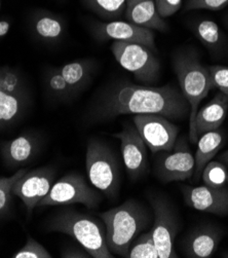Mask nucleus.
<instances>
[{
  "label": "nucleus",
  "mask_w": 228,
  "mask_h": 258,
  "mask_svg": "<svg viewBox=\"0 0 228 258\" xmlns=\"http://www.w3.org/2000/svg\"><path fill=\"white\" fill-rule=\"evenodd\" d=\"M125 21L152 31L166 32L169 25L160 15L155 0H128L123 15Z\"/></svg>",
  "instance_id": "nucleus-19"
},
{
  "label": "nucleus",
  "mask_w": 228,
  "mask_h": 258,
  "mask_svg": "<svg viewBox=\"0 0 228 258\" xmlns=\"http://www.w3.org/2000/svg\"><path fill=\"white\" fill-rule=\"evenodd\" d=\"M91 32L96 40L136 42L156 50L155 31L142 28L128 21L96 22L91 25Z\"/></svg>",
  "instance_id": "nucleus-14"
},
{
  "label": "nucleus",
  "mask_w": 228,
  "mask_h": 258,
  "mask_svg": "<svg viewBox=\"0 0 228 258\" xmlns=\"http://www.w3.org/2000/svg\"><path fill=\"white\" fill-rule=\"evenodd\" d=\"M222 230L213 224L194 227L182 241V250L189 258H209L219 247Z\"/></svg>",
  "instance_id": "nucleus-17"
},
{
  "label": "nucleus",
  "mask_w": 228,
  "mask_h": 258,
  "mask_svg": "<svg viewBox=\"0 0 228 258\" xmlns=\"http://www.w3.org/2000/svg\"><path fill=\"white\" fill-rule=\"evenodd\" d=\"M114 137L120 141V151L126 174L132 181H137L148 173L147 145L135 124H125L120 132L114 134Z\"/></svg>",
  "instance_id": "nucleus-13"
},
{
  "label": "nucleus",
  "mask_w": 228,
  "mask_h": 258,
  "mask_svg": "<svg viewBox=\"0 0 228 258\" xmlns=\"http://www.w3.org/2000/svg\"><path fill=\"white\" fill-rule=\"evenodd\" d=\"M226 6H228V0H187L185 4V10L220 11L224 9Z\"/></svg>",
  "instance_id": "nucleus-31"
},
{
  "label": "nucleus",
  "mask_w": 228,
  "mask_h": 258,
  "mask_svg": "<svg viewBox=\"0 0 228 258\" xmlns=\"http://www.w3.org/2000/svg\"><path fill=\"white\" fill-rule=\"evenodd\" d=\"M228 112V96L219 92L207 105L198 109L195 116V134L197 138L208 132L218 130Z\"/></svg>",
  "instance_id": "nucleus-20"
},
{
  "label": "nucleus",
  "mask_w": 228,
  "mask_h": 258,
  "mask_svg": "<svg viewBox=\"0 0 228 258\" xmlns=\"http://www.w3.org/2000/svg\"><path fill=\"white\" fill-rule=\"evenodd\" d=\"M98 65L94 59H81L59 67L74 97L80 95L92 82Z\"/></svg>",
  "instance_id": "nucleus-21"
},
{
  "label": "nucleus",
  "mask_w": 228,
  "mask_h": 258,
  "mask_svg": "<svg viewBox=\"0 0 228 258\" xmlns=\"http://www.w3.org/2000/svg\"><path fill=\"white\" fill-rule=\"evenodd\" d=\"M101 202V192L92 187L82 174L72 172L54 182L52 188L38 203L37 207H62L82 204L90 209H95Z\"/></svg>",
  "instance_id": "nucleus-7"
},
{
  "label": "nucleus",
  "mask_w": 228,
  "mask_h": 258,
  "mask_svg": "<svg viewBox=\"0 0 228 258\" xmlns=\"http://www.w3.org/2000/svg\"><path fill=\"white\" fill-rule=\"evenodd\" d=\"M39 150L40 139L32 133H24L2 145V154L6 166L17 170L32 162Z\"/></svg>",
  "instance_id": "nucleus-18"
},
{
  "label": "nucleus",
  "mask_w": 228,
  "mask_h": 258,
  "mask_svg": "<svg viewBox=\"0 0 228 258\" xmlns=\"http://www.w3.org/2000/svg\"><path fill=\"white\" fill-rule=\"evenodd\" d=\"M128 0H82L83 5L100 19L116 21L123 15Z\"/></svg>",
  "instance_id": "nucleus-25"
},
{
  "label": "nucleus",
  "mask_w": 228,
  "mask_h": 258,
  "mask_svg": "<svg viewBox=\"0 0 228 258\" xmlns=\"http://www.w3.org/2000/svg\"><path fill=\"white\" fill-rule=\"evenodd\" d=\"M28 28L32 37L46 45H57L66 34L64 17L46 10H36L28 18Z\"/></svg>",
  "instance_id": "nucleus-16"
},
{
  "label": "nucleus",
  "mask_w": 228,
  "mask_h": 258,
  "mask_svg": "<svg viewBox=\"0 0 228 258\" xmlns=\"http://www.w3.org/2000/svg\"><path fill=\"white\" fill-rule=\"evenodd\" d=\"M12 257L14 258H52L53 256L35 239L28 237L25 245L19 251L14 253Z\"/></svg>",
  "instance_id": "nucleus-29"
},
{
  "label": "nucleus",
  "mask_w": 228,
  "mask_h": 258,
  "mask_svg": "<svg viewBox=\"0 0 228 258\" xmlns=\"http://www.w3.org/2000/svg\"><path fill=\"white\" fill-rule=\"evenodd\" d=\"M154 210V224L150 229L160 258H177L175 241L179 231V217L172 204L162 196L149 197Z\"/></svg>",
  "instance_id": "nucleus-9"
},
{
  "label": "nucleus",
  "mask_w": 228,
  "mask_h": 258,
  "mask_svg": "<svg viewBox=\"0 0 228 258\" xmlns=\"http://www.w3.org/2000/svg\"><path fill=\"white\" fill-rule=\"evenodd\" d=\"M201 178L208 186L224 187L227 183L228 171L223 163L211 161L202 171Z\"/></svg>",
  "instance_id": "nucleus-28"
},
{
  "label": "nucleus",
  "mask_w": 228,
  "mask_h": 258,
  "mask_svg": "<svg viewBox=\"0 0 228 258\" xmlns=\"http://www.w3.org/2000/svg\"><path fill=\"white\" fill-rule=\"evenodd\" d=\"M43 85L48 99L55 102L67 103L75 97L65 82L59 67H47L43 74Z\"/></svg>",
  "instance_id": "nucleus-23"
},
{
  "label": "nucleus",
  "mask_w": 228,
  "mask_h": 258,
  "mask_svg": "<svg viewBox=\"0 0 228 258\" xmlns=\"http://www.w3.org/2000/svg\"><path fill=\"white\" fill-rule=\"evenodd\" d=\"M220 160H221V162H222L223 164L228 165V149L220 157Z\"/></svg>",
  "instance_id": "nucleus-35"
},
{
  "label": "nucleus",
  "mask_w": 228,
  "mask_h": 258,
  "mask_svg": "<svg viewBox=\"0 0 228 258\" xmlns=\"http://www.w3.org/2000/svg\"><path fill=\"white\" fill-rule=\"evenodd\" d=\"M61 257H63V258H92L91 254L81 245L65 247L61 252Z\"/></svg>",
  "instance_id": "nucleus-33"
},
{
  "label": "nucleus",
  "mask_w": 228,
  "mask_h": 258,
  "mask_svg": "<svg viewBox=\"0 0 228 258\" xmlns=\"http://www.w3.org/2000/svg\"><path fill=\"white\" fill-rule=\"evenodd\" d=\"M182 192L185 204L192 209L218 216L228 214V189L225 186H185Z\"/></svg>",
  "instance_id": "nucleus-15"
},
{
  "label": "nucleus",
  "mask_w": 228,
  "mask_h": 258,
  "mask_svg": "<svg viewBox=\"0 0 228 258\" xmlns=\"http://www.w3.org/2000/svg\"><path fill=\"white\" fill-rule=\"evenodd\" d=\"M2 6H3V2L0 0V11H2Z\"/></svg>",
  "instance_id": "nucleus-36"
},
{
  "label": "nucleus",
  "mask_w": 228,
  "mask_h": 258,
  "mask_svg": "<svg viewBox=\"0 0 228 258\" xmlns=\"http://www.w3.org/2000/svg\"><path fill=\"white\" fill-rule=\"evenodd\" d=\"M110 49L118 64L131 72L136 81L151 86L161 76V63L155 50L136 42L113 41Z\"/></svg>",
  "instance_id": "nucleus-8"
},
{
  "label": "nucleus",
  "mask_w": 228,
  "mask_h": 258,
  "mask_svg": "<svg viewBox=\"0 0 228 258\" xmlns=\"http://www.w3.org/2000/svg\"><path fill=\"white\" fill-rule=\"evenodd\" d=\"M224 142V135L219 130H214L202 134L198 137L197 147L194 156V173L193 178L197 180L200 178L205 167L215 158L217 152Z\"/></svg>",
  "instance_id": "nucleus-22"
},
{
  "label": "nucleus",
  "mask_w": 228,
  "mask_h": 258,
  "mask_svg": "<svg viewBox=\"0 0 228 258\" xmlns=\"http://www.w3.org/2000/svg\"><path fill=\"white\" fill-rule=\"evenodd\" d=\"M86 169L91 184L109 200H115L120 188V169L113 149L104 141H88Z\"/></svg>",
  "instance_id": "nucleus-6"
},
{
  "label": "nucleus",
  "mask_w": 228,
  "mask_h": 258,
  "mask_svg": "<svg viewBox=\"0 0 228 258\" xmlns=\"http://www.w3.org/2000/svg\"><path fill=\"white\" fill-rule=\"evenodd\" d=\"M32 91L19 68L0 65V131L24 120L32 107Z\"/></svg>",
  "instance_id": "nucleus-5"
},
{
  "label": "nucleus",
  "mask_w": 228,
  "mask_h": 258,
  "mask_svg": "<svg viewBox=\"0 0 228 258\" xmlns=\"http://www.w3.org/2000/svg\"><path fill=\"white\" fill-rule=\"evenodd\" d=\"M192 30L199 41L210 51H219L223 45V35L219 26L212 20H198L192 24Z\"/></svg>",
  "instance_id": "nucleus-24"
},
{
  "label": "nucleus",
  "mask_w": 228,
  "mask_h": 258,
  "mask_svg": "<svg viewBox=\"0 0 228 258\" xmlns=\"http://www.w3.org/2000/svg\"><path fill=\"white\" fill-rule=\"evenodd\" d=\"M223 257H228V253H226V254H224V256Z\"/></svg>",
  "instance_id": "nucleus-37"
},
{
  "label": "nucleus",
  "mask_w": 228,
  "mask_h": 258,
  "mask_svg": "<svg viewBox=\"0 0 228 258\" xmlns=\"http://www.w3.org/2000/svg\"><path fill=\"white\" fill-rule=\"evenodd\" d=\"M126 258H160L150 230L141 233L134 240Z\"/></svg>",
  "instance_id": "nucleus-26"
},
{
  "label": "nucleus",
  "mask_w": 228,
  "mask_h": 258,
  "mask_svg": "<svg viewBox=\"0 0 228 258\" xmlns=\"http://www.w3.org/2000/svg\"><path fill=\"white\" fill-rule=\"evenodd\" d=\"M106 228V241L113 255L126 258L134 240L149 226L152 215L145 206L130 199L99 214Z\"/></svg>",
  "instance_id": "nucleus-2"
},
{
  "label": "nucleus",
  "mask_w": 228,
  "mask_h": 258,
  "mask_svg": "<svg viewBox=\"0 0 228 258\" xmlns=\"http://www.w3.org/2000/svg\"><path fill=\"white\" fill-rule=\"evenodd\" d=\"M56 175L55 168L41 167L27 171L14 183L12 194L22 201L28 217L32 215L38 203L52 188Z\"/></svg>",
  "instance_id": "nucleus-12"
},
{
  "label": "nucleus",
  "mask_w": 228,
  "mask_h": 258,
  "mask_svg": "<svg viewBox=\"0 0 228 258\" xmlns=\"http://www.w3.org/2000/svg\"><path fill=\"white\" fill-rule=\"evenodd\" d=\"M213 87L221 93L228 96V67L227 66H209Z\"/></svg>",
  "instance_id": "nucleus-30"
},
{
  "label": "nucleus",
  "mask_w": 228,
  "mask_h": 258,
  "mask_svg": "<svg viewBox=\"0 0 228 258\" xmlns=\"http://www.w3.org/2000/svg\"><path fill=\"white\" fill-rule=\"evenodd\" d=\"M173 68L178 80L181 93L189 104V140L196 143L195 116L200 102L204 100L213 87L209 67L202 65L195 51L182 50L173 57Z\"/></svg>",
  "instance_id": "nucleus-4"
},
{
  "label": "nucleus",
  "mask_w": 228,
  "mask_h": 258,
  "mask_svg": "<svg viewBox=\"0 0 228 258\" xmlns=\"http://www.w3.org/2000/svg\"><path fill=\"white\" fill-rule=\"evenodd\" d=\"M133 121L150 151L157 154L171 150L178 138L179 128L160 114H137Z\"/></svg>",
  "instance_id": "nucleus-11"
},
{
  "label": "nucleus",
  "mask_w": 228,
  "mask_h": 258,
  "mask_svg": "<svg viewBox=\"0 0 228 258\" xmlns=\"http://www.w3.org/2000/svg\"><path fill=\"white\" fill-rule=\"evenodd\" d=\"M50 233H61L71 237L84 247L92 258H113L106 241V228L96 217L65 209L50 216L45 223Z\"/></svg>",
  "instance_id": "nucleus-3"
},
{
  "label": "nucleus",
  "mask_w": 228,
  "mask_h": 258,
  "mask_svg": "<svg viewBox=\"0 0 228 258\" xmlns=\"http://www.w3.org/2000/svg\"><path fill=\"white\" fill-rule=\"evenodd\" d=\"M155 3L160 15L164 19L175 15L182 6V0H155Z\"/></svg>",
  "instance_id": "nucleus-32"
},
{
  "label": "nucleus",
  "mask_w": 228,
  "mask_h": 258,
  "mask_svg": "<svg viewBox=\"0 0 228 258\" xmlns=\"http://www.w3.org/2000/svg\"><path fill=\"white\" fill-rule=\"evenodd\" d=\"M194 164V157L186 140L177 139L171 150L157 153L155 175L163 183L185 181L193 176Z\"/></svg>",
  "instance_id": "nucleus-10"
},
{
  "label": "nucleus",
  "mask_w": 228,
  "mask_h": 258,
  "mask_svg": "<svg viewBox=\"0 0 228 258\" xmlns=\"http://www.w3.org/2000/svg\"><path fill=\"white\" fill-rule=\"evenodd\" d=\"M227 183H228V178H227Z\"/></svg>",
  "instance_id": "nucleus-38"
},
{
  "label": "nucleus",
  "mask_w": 228,
  "mask_h": 258,
  "mask_svg": "<svg viewBox=\"0 0 228 258\" xmlns=\"http://www.w3.org/2000/svg\"><path fill=\"white\" fill-rule=\"evenodd\" d=\"M189 111L187 100L172 85L154 87L117 80L97 91L85 118L91 124L128 114H160L169 119H180L189 115Z\"/></svg>",
  "instance_id": "nucleus-1"
},
{
  "label": "nucleus",
  "mask_w": 228,
  "mask_h": 258,
  "mask_svg": "<svg viewBox=\"0 0 228 258\" xmlns=\"http://www.w3.org/2000/svg\"><path fill=\"white\" fill-rule=\"evenodd\" d=\"M28 170L25 168H21L16 171L14 175L11 177H2L0 178V218L7 217L11 210L13 205V197L12 188L14 183L19 178H21Z\"/></svg>",
  "instance_id": "nucleus-27"
},
{
  "label": "nucleus",
  "mask_w": 228,
  "mask_h": 258,
  "mask_svg": "<svg viewBox=\"0 0 228 258\" xmlns=\"http://www.w3.org/2000/svg\"><path fill=\"white\" fill-rule=\"evenodd\" d=\"M12 27V23L9 19H2L0 20V39L6 37Z\"/></svg>",
  "instance_id": "nucleus-34"
}]
</instances>
